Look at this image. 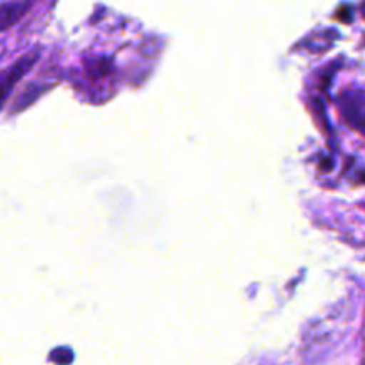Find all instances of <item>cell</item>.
<instances>
[{"mask_svg": "<svg viewBox=\"0 0 365 365\" xmlns=\"http://www.w3.org/2000/svg\"><path fill=\"white\" fill-rule=\"evenodd\" d=\"M25 4H7V6L0 7V31L11 27L20 20L21 14L25 13Z\"/></svg>", "mask_w": 365, "mask_h": 365, "instance_id": "6da1fadb", "label": "cell"}, {"mask_svg": "<svg viewBox=\"0 0 365 365\" xmlns=\"http://www.w3.org/2000/svg\"><path fill=\"white\" fill-rule=\"evenodd\" d=\"M16 77H18V75H13V77L9 78V82H4V84H0V103L4 102V98H6L7 91H9V89H11V86H13L14 78H16Z\"/></svg>", "mask_w": 365, "mask_h": 365, "instance_id": "7a4b0ae2", "label": "cell"}]
</instances>
